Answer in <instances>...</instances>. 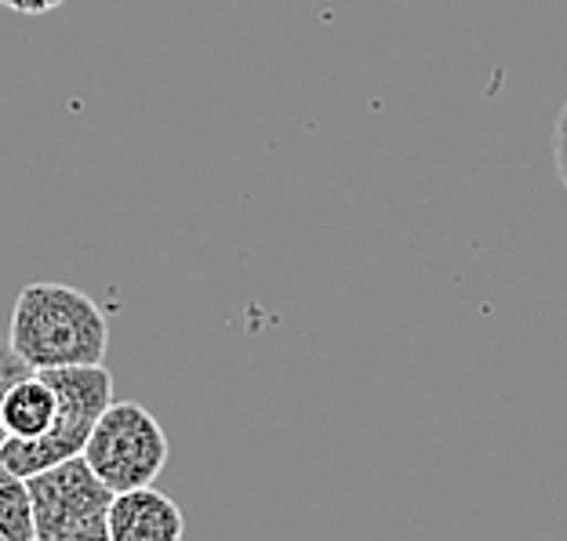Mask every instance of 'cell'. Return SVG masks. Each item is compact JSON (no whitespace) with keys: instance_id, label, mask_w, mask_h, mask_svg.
I'll return each mask as SVG.
<instances>
[{"instance_id":"cell-10","label":"cell","mask_w":567,"mask_h":541,"mask_svg":"<svg viewBox=\"0 0 567 541\" xmlns=\"http://www.w3.org/2000/svg\"><path fill=\"white\" fill-rule=\"evenodd\" d=\"M553 157H557V171H560L564 186H567V106H564L560 121H557V146H553Z\"/></svg>"},{"instance_id":"cell-1","label":"cell","mask_w":567,"mask_h":541,"mask_svg":"<svg viewBox=\"0 0 567 541\" xmlns=\"http://www.w3.org/2000/svg\"><path fill=\"white\" fill-rule=\"evenodd\" d=\"M8 342L33 371L102 364L110 350V324L84 291L41 280L19 291Z\"/></svg>"},{"instance_id":"cell-4","label":"cell","mask_w":567,"mask_h":541,"mask_svg":"<svg viewBox=\"0 0 567 541\" xmlns=\"http://www.w3.org/2000/svg\"><path fill=\"white\" fill-rule=\"evenodd\" d=\"M81 455L95 469L99 480L113 495H121L132 491V487L157 483L172 447H167L161 422L146 407L132 400H113L99 415Z\"/></svg>"},{"instance_id":"cell-9","label":"cell","mask_w":567,"mask_h":541,"mask_svg":"<svg viewBox=\"0 0 567 541\" xmlns=\"http://www.w3.org/2000/svg\"><path fill=\"white\" fill-rule=\"evenodd\" d=\"M0 4L19 11V15H48V11H55L66 0H0Z\"/></svg>"},{"instance_id":"cell-6","label":"cell","mask_w":567,"mask_h":541,"mask_svg":"<svg viewBox=\"0 0 567 541\" xmlns=\"http://www.w3.org/2000/svg\"><path fill=\"white\" fill-rule=\"evenodd\" d=\"M55 389L41 371H30L25 378H19L4 396V407H0V422H4V433L16 436V440H33V436L48 433L51 418H55Z\"/></svg>"},{"instance_id":"cell-3","label":"cell","mask_w":567,"mask_h":541,"mask_svg":"<svg viewBox=\"0 0 567 541\" xmlns=\"http://www.w3.org/2000/svg\"><path fill=\"white\" fill-rule=\"evenodd\" d=\"M25 483L37 541H110L113 491L99 480L84 455L25 476Z\"/></svg>"},{"instance_id":"cell-2","label":"cell","mask_w":567,"mask_h":541,"mask_svg":"<svg viewBox=\"0 0 567 541\" xmlns=\"http://www.w3.org/2000/svg\"><path fill=\"white\" fill-rule=\"evenodd\" d=\"M55 389V418H51L48 433L33 436V440H16L8 436L0 444V458L8 469L19 476H33L55 461L76 458L92 436L99 415L113 404V375L102 364H76V367H51L41 371Z\"/></svg>"},{"instance_id":"cell-5","label":"cell","mask_w":567,"mask_h":541,"mask_svg":"<svg viewBox=\"0 0 567 541\" xmlns=\"http://www.w3.org/2000/svg\"><path fill=\"white\" fill-rule=\"evenodd\" d=\"M186 534L183 509L157 487H132L110 501V541H178Z\"/></svg>"},{"instance_id":"cell-8","label":"cell","mask_w":567,"mask_h":541,"mask_svg":"<svg viewBox=\"0 0 567 541\" xmlns=\"http://www.w3.org/2000/svg\"><path fill=\"white\" fill-rule=\"evenodd\" d=\"M30 371L33 367L16 353V345H11L8 339H0V407H4V396H8L11 385L30 375ZM4 440H8V433H4V422H0V444Z\"/></svg>"},{"instance_id":"cell-7","label":"cell","mask_w":567,"mask_h":541,"mask_svg":"<svg viewBox=\"0 0 567 541\" xmlns=\"http://www.w3.org/2000/svg\"><path fill=\"white\" fill-rule=\"evenodd\" d=\"M0 541H37L30 483L16 469H8L4 458H0Z\"/></svg>"}]
</instances>
